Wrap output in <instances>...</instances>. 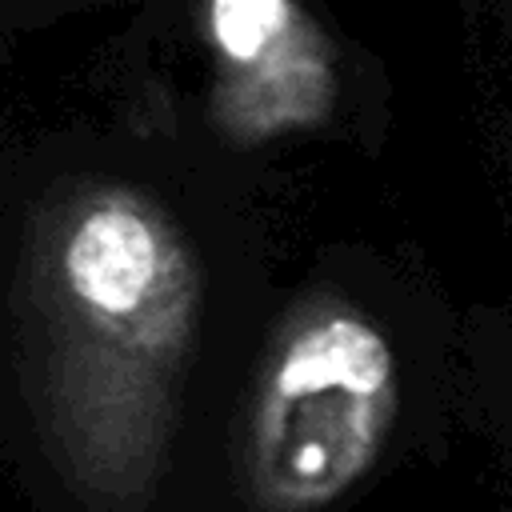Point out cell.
<instances>
[{
	"label": "cell",
	"instance_id": "cell-1",
	"mask_svg": "<svg viewBox=\"0 0 512 512\" xmlns=\"http://www.w3.org/2000/svg\"><path fill=\"white\" fill-rule=\"evenodd\" d=\"M268 208L112 116L0 148V460L28 512H188L284 276Z\"/></svg>",
	"mask_w": 512,
	"mask_h": 512
},
{
	"label": "cell",
	"instance_id": "cell-2",
	"mask_svg": "<svg viewBox=\"0 0 512 512\" xmlns=\"http://www.w3.org/2000/svg\"><path fill=\"white\" fill-rule=\"evenodd\" d=\"M456 416L460 308L400 252L324 240L284 268L188 512H356Z\"/></svg>",
	"mask_w": 512,
	"mask_h": 512
},
{
	"label": "cell",
	"instance_id": "cell-5",
	"mask_svg": "<svg viewBox=\"0 0 512 512\" xmlns=\"http://www.w3.org/2000/svg\"><path fill=\"white\" fill-rule=\"evenodd\" d=\"M472 48L484 60L500 148L512 164V0H460Z\"/></svg>",
	"mask_w": 512,
	"mask_h": 512
},
{
	"label": "cell",
	"instance_id": "cell-4",
	"mask_svg": "<svg viewBox=\"0 0 512 512\" xmlns=\"http://www.w3.org/2000/svg\"><path fill=\"white\" fill-rule=\"evenodd\" d=\"M460 416L488 444L512 508V304L460 312Z\"/></svg>",
	"mask_w": 512,
	"mask_h": 512
},
{
	"label": "cell",
	"instance_id": "cell-3",
	"mask_svg": "<svg viewBox=\"0 0 512 512\" xmlns=\"http://www.w3.org/2000/svg\"><path fill=\"white\" fill-rule=\"evenodd\" d=\"M112 120L264 200L320 160L376 156L392 76L324 0H132L112 40Z\"/></svg>",
	"mask_w": 512,
	"mask_h": 512
},
{
	"label": "cell",
	"instance_id": "cell-6",
	"mask_svg": "<svg viewBox=\"0 0 512 512\" xmlns=\"http://www.w3.org/2000/svg\"><path fill=\"white\" fill-rule=\"evenodd\" d=\"M132 0H0V36L40 32L76 16H100V12H124Z\"/></svg>",
	"mask_w": 512,
	"mask_h": 512
}]
</instances>
